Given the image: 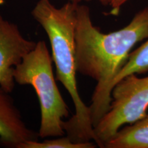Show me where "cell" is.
<instances>
[{"instance_id":"obj_1","label":"cell","mask_w":148,"mask_h":148,"mask_svg":"<svg viewBox=\"0 0 148 148\" xmlns=\"http://www.w3.org/2000/svg\"><path fill=\"white\" fill-rule=\"evenodd\" d=\"M148 38V5L135 14L126 26L108 34L92 24L87 5H77L75 29L77 73L96 82L89 106L93 127L111 103L114 79L135 45Z\"/></svg>"},{"instance_id":"obj_2","label":"cell","mask_w":148,"mask_h":148,"mask_svg":"<svg viewBox=\"0 0 148 148\" xmlns=\"http://www.w3.org/2000/svg\"><path fill=\"white\" fill-rule=\"evenodd\" d=\"M78 4L69 0L56 8L49 0H38L32 15L47 35L56 66V79L69 92L75 107L74 115L63 123L66 135L74 143H95L89 106L81 98L77 84L75 29Z\"/></svg>"},{"instance_id":"obj_3","label":"cell","mask_w":148,"mask_h":148,"mask_svg":"<svg viewBox=\"0 0 148 148\" xmlns=\"http://www.w3.org/2000/svg\"><path fill=\"white\" fill-rule=\"evenodd\" d=\"M53 60L44 40L35 47L14 68V78L20 85L34 88L40 104V123L38 136L42 138L66 135L63 118L69 110L57 86L52 67Z\"/></svg>"},{"instance_id":"obj_4","label":"cell","mask_w":148,"mask_h":148,"mask_svg":"<svg viewBox=\"0 0 148 148\" xmlns=\"http://www.w3.org/2000/svg\"><path fill=\"white\" fill-rule=\"evenodd\" d=\"M107 112L94 127L95 143L105 145L124 125L132 124L147 114L148 76L127 75L116 83Z\"/></svg>"},{"instance_id":"obj_5","label":"cell","mask_w":148,"mask_h":148,"mask_svg":"<svg viewBox=\"0 0 148 148\" xmlns=\"http://www.w3.org/2000/svg\"><path fill=\"white\" fill-rule=\"evenodd\" d=\"M36 45V42L25 38L15 23L0 13V86L5 91L14 90V68Z\"/></svg>"},{"instance_id":"obj_6","label":"cell","mask_w":148,"mask_h":148,"mask_svg":"<svg viewBox=\"0 0 148 148\" xmlns=\"http://www.w3.org/2000/svg\"><path fill=\"white\" fill-rule=\"evenodd\" d=\"M10 93L0 86V146L20 148L39 136L25 124Z\"/></svg>"},{"instance_id":"obj_7","label":"cell","mask_w":148,"mask_h":148,"mask_svg":"<svg viewBox=\"0 0 148 148\" xmlns=\"http://www.w3.org/2000/svg\"><path fill=\"white\" fill-rule=\"evenodd\" d=\"M104 148H148V113L137 121L121 127Z\"/></svg>"},{"instance_id":"obj_8","label":"cell","mask_w":148,"mask_h":148,"mask_svg":"<svg viewBox=\"0 0 148 148\" xmlns=\"http://www.w3.org/2000/svg\"><path fill=\"white\" fill-rule=\"evenodd\" d=\"M147 72H148V38L139 47L130 53L124 65L114 79L113 86L116 83L127 75L143 74Z\"/></svg>"},{"instance_id":"obj_9","label":"cell","mask_w":148,"mask_h":148,"mask_svg":"<svg viewBox=\"0 0 148 148\" xmlns=\"http://www.w3.org/2000/svg\"><path fill=\"white\" fill-rule=\"evenodd\" d=\"M96 147L97 145L94 141L76 143L72 141L66 135H64L42 142H39L38 140H30L21 145L20 148H93Z\"/></svg>"},{"instance_id":"obj_10","label":"cell","mask_w":148,"mask_h":148,"mask_svg":"<svg viewBox=\"0 0 148 148\" xmlns=\"http://www.w3.org/2000/svg\"><path fill=\"white\" fill-rule=\"evenodd\" d=\"M128 0H109V5L110 6V14L117 16L119 14L122 5L126 3Z\"/></svg>"},{"instance_id":"obj_11","label":"cell","mask_w":148,"mask_h":148,"mask_svg":"<svg viewBox=\"0 0 148 148\" xmlns=\"http://www.w3.org/2000/svg\"><path fill=\"white\" fill-rule=\"evenodd\" d=\"M86 1H90L91 0H84ZM99 3L103 5H109V0H98Z\"/></svg>"},{"instance_id":"obj_12","label":"cell","mask_w":148,"mask_h":148,"mask_svg":"<svg viewBox=\"0 0 148 148\" xmlns=\"http://www.w3.org/2000/svg\"><path fill=\"white\" fill-rule=\"evenodd\" d=\"M70 1H73V2H75V3H79L81 1H82V0H70Z\"/></svg>"}]
</instances>
